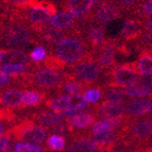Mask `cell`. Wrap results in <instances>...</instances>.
Returning a JSON list of instances; mask_svg holds the SVG:
<instances>
[{"mask_svg": "<svg viewBox=\"0 0 152 152\" xmlns=\"http://www.w3.org/2000/svg\"><path fill=\"white\" fill-rule=\"evenodd\" d=\"M36 33L25 21L11 14L0 17V45L7 48L17 49L28 45H38Z\"/></svg>", "mask_w": 152, "mask_h": 152, "instance_id": "6da1fadb", "label": "cell"}, {"mask_svg": "<svg viewBox=\"0 0 152 152\" xmlns=\"http://www.w3.org/2000/svg\"><path fill=\"white\" fill-rule=\"evenodd\" d=\"M91 53V50L84 41L79 28L75 31H69L68 35L63 38L56 46L52 54L56 56L66 66L74 65L86 58Z\"/></svg>", "mask_w": 152, "mask_h": 152, "instance_id": "7a4b0ae2", "label": "cell"}, {"mask_svg": "<svg viewBox=\"0 0 152 152\" xmlns=\"http://www.w3.org/2000/svg\"><path fill=\"white\" fill-rule=\"evenodd\" d=\"M64 72L68 79H76L89 87L93 85H100L105 70L91 53V56L81 62L67 66Z\"/></svg>", "mask_w": 152, "mask_h": 152, "instance_id": "3957f363", "label": "cell"}, {"mask_svg": "<svg viewBox=\"0 0 152 152\" xmlns=\"http://www.w3.org/2000/svg\"><path fill=\"white\" fill-rule=\"evenodd\" d=\"M138 71L135 66V62L124 63L116 65L112 69L105 70L104 77L98 87L103 88L107 86L128 87L135 85L138 81Z\"/></svg>", "mask_w": 152, "mask_h": 152, "instance_id": "277c9868", "label": "cell"}, {"mask_svg": "<svg viewBox=\"0 0 152 152\" xmlns=\"http://www.w3.org/2000/svg\"><path fill=\"white\" fill-rule=\"evenodd\" d=\"M16 142H26L32 144H43L46 140L48 131L45 127L36 124L30 118H21L9 131Z\"/></svg>", "mask_w": 152, "mask_h": 152, "instance_id": "5b68a950", "label": "cell"}, {"mask_svg": "<svg viewBox=\"0 0 152 152\" xmlns=\"http://www.w3.org/2000/svg\"><path fill=\"white\" fill-rule=\"evenodd\" d=\"M122 15L124 12L118 7V4L115 2H107L96 7V10L91 11L84 20L91 21L105 27L107 23L116 20L118 18H121Z\"/></svg>", "mask_w": 152, "mask_h": 152, "instance_id": "8992f818", "label": "cell"}, {"mask_svg": "<svg viewBox=\"0 0 152 152\" xmlns=\"http://www.w3.org/2000/svg\"><path fill=\"white\" fill-rule=\"evenodd\" d=\"M120 38H107L100 47L96 50L91 51V56L98 62L104 68V70H109L116 66V54L117 45Z\"/></svg>", "mask_w": 152, "mask_h": 152, "instance_id": "52a82bcc", "label": "cell"}, {"mask_svg": "<svg viewBox=\"0 0 152 152\" xmlns=\"http://www.w3.org/2000/svg\"><path fill=\"white\" fill-rule=\"evenodd\" d=\"M79 23H80V31L82 36L91 51L96 50L107 41L104 26L87 20L79 21Z\"/></svg>", "mask_w": 152, "mask_h": 152, "instance_id": "ba28073f", "label": "cell"}, {"mask_svg": "<svg viewBox=\"0 0 152 152\" xmlns=\"http://www.w3.org/2000/svg\"><path fill=\"white\" fill-rule=\"evenodd\" d=\"M23 118L27 117L30 118L33 121H35L36 124H41L43 127L51 128L56 126V124H61V122L65 121V118L62 116L58 112H56L53 110L47 109V110H39L37 109L36 111L33 110H29L27 107V112H23Z\"/></svg>", "mask_w": 152, "mask_h": 152, "instance_id": "9c48e42d", "label": "cell"}, {"mask_svg": "<svg viewBox=\"0 0 152 152\" xmlns=\"http://www.w3.org/2000/svg\"><path fill=\"white\" fill-rule=\"evenodd\" d=\"M87 134H89V131L77 132L70 134V142L65 152H100L98 146L95 144L94 140L87 137Z\"/></svg>", "mask_w": 152, "mask_h": 152, "instance_id": "30bf717a", "label": "cell"}, {"mask_svg": "<svg viewBox=\"0 0 152 152\" xmlns=\"http://www.w3.org/2000/svg\"><path fill=\"white\" fill-rule=\"evenodd\" d=\"M68 33L69 31L61 30V29L54 28V27H51V26L47 25L36 35L38 36L39 43L43 44L45 46V48L48 49L50 51V53H52L54 48H56V46L63 38H65L66 36L68 35Z\"/></svg>", "mask_w": 152, "mask_h": 152, "instance_id": "8fae6325", "label": "cell"}, {"mask_svg": "<svg viewBox=\"0 0 152 152\" xmlns=\"http://www.w3.org/2000/svg\"><path fill=\"white\" fill-rule=\"evenodd\" d=\"M63 10L70 13L78 21H83L95 8V0H63Z\"/></svg>", "mask_w": 152, "mask_h": 152, "instance_id": "7c38bea8", "label": "cell"}, {"mask_svg": "<svg viewBox=\"0 0 152 152\" xmlns=\"http://www.w3.org/2000/svg\"><path fill=\"white\" fill-rule=\"evenodd\" d=\"M91 113H94L96 117L107 118V117H121L126 115L124 103H114V102L102 101L101 103L93 104L89 107Z\"/></svg>", "mask_w": 152, "mask_h": 152, "instance_id": "4fadbf2b", "label": "cell"}, {"mask_svg": "<svg viewBox=\"0 0 152 152\" xmlns=\"http://www.w3.org/2000/svg\"><path fill=\"white\" fill-rule=\"evenodd\" d=\"M126 114L130 117H137L152 113V97L151 98H138L129 100L124 103Z\"/></svg>", "mask_w": 152, "mask_h": 152, "instance_id": "5bb4252c", "label": "cell"}, {"mask_svg": "<svg viewBox=\"0 0 152 152\" xmlns=\"http://www.w3.org/2000/svg\"><path fill=\"white\" fill-rule=\"evenodd\" d=\"M96 115L94 113H80L75 116L70 117L67 120H65L69 129V135L72 133H77V132H83L94 124L96 120Z\"/></svg>", "mask_w": 152, "mask_h": 152, "instance_id": "9a60e30c", "label": "cell"}, {"mask_svg": "<svg viewBox=\"0 0 152 152\" xmlns=\"http://www.w3.org/2000/svg\"><path fill=\"white\" fill-rule=\"evenodd\" d=\"M140 23L135 18H128L121 26L119 31V38L126 43L136 42L144 32Z\"/></svg>", "mask_w": 152, "mask_h": 152, "instance_id": "2e32d148", "label": "cell"}, {"mask_svg": "<svg viewBox=\"0 0 152 152\" xmlns=\"http://www.w3.org/2000/svg\"><path fill=\"white\" fill-rule=\"evenodd\" d=\"M48 25L61 30L75 31L79 28L80 23L72 14L68 12H60L51 17Z\"/></svg>", "mask_w": 152, "mask_h": 152, "instance_id": "e0dca14e", "label": "cell"}, {"mask_svg": "<svg viewBox=\"0 0 152 152\" xmlns=\"http://www.w3.org/2000/svg\"><path fill=\"white\" fill-rule=\"evenodd\" d=\"M48 97L47 91L41 89H31L26 91L23 97V107H35L46 102Z\"/></svg>", "mask_w": 152, "mask_h": 152, "instance_id": "ac0fdd59", "label": "cell"}, {"mask_svg": "<svg viewBox=\"0 0 152 152\" xmlns=\"http://www.w3.org/2000/svg\"><path fill=\"white\" fill-rule=\"evenodd\" d=\"M33 62L31 61L27 65H14V64H1L0 65V72L4 74L11 78H16V77L27 75L31 71L33 67Z\"/></svg>", "mask_w": 152, "mask_h": 152, "instance_id": "d6986e66", "label": "cell"}, {"mask_svg": "<svg viewBox=\"0 0 152 152\" xmlns=\"http://www.w3.org/2000/svg\"><path fill=\"white\" fill-rule=\"evenodd\" d=\"M30 63L28 54L19 49H9L5 50L2 58V64H14V65H27Z\"/></svg>", "mask_w": 152, "mask_h": 152, "instance_id": "ffe728a7", "label": "cell"}, {"mask_svg": "<svg viewBox=\"0 0 152 152\" xmlns=\"http://www.w3.org/2000/svg\"><path fill=\"white\" fill-rule=\"evenodd\" d=\"M87 88L88 87L85 84L78 81L76 79H67L56 91H58V93H66V94L70 95H81L82 93L86 91Z\"/></svg>", "mask_w": 152, "mask_h": 152, "instance_id": "44dd1931", "label": "cell"}, {"mask_svg": "<svg viewBox=\"0 0 152 152\" xmlns=\"http://www.w3.org/2000/svg\"><path fill=\"white\" fill-rule=\"evenodd\" d=\"M102 89V101L114 102V103H124L126 101V94L124 89L116 86H107Z\"/></svg>", "mask_w": 152, "mask_h": 152, "instance_id": "7402d4cb", "label": "cell"}, {"mask_svg": "<svg viewBox=\"0 0 152 152\" xmlns=\"http://www.w3.org/2000/svg\"><path fill=\"white\" fill-rule=\"evenodd\" d=\"M135 66L138 74L149 75L152 74V52L151 51H142L138 60L135 62Z\"/></svg>", "mask_w": 152, "mask_h": 152, "instance_id": "603a6c76", "label": "cell"}, {"mask_svg": "<svg viewBox=\"0 0 152 152\" xmlns=\"http://www.w3.org/2000/svg\"><path fill=\"white\" fill-rule=\"evenodd\" d=\"M124 93L127 97H133V98H145V97L151 98L152 97V89L138 83L132 86L124 87Z\"/></svg>", "mask_w": 152, "mask_h": 152, "instance_id": "cb8c5ba5", "label": "cell"}, {"mask_svg": "<svg viewBox=\"0 0 152 152\" xmlns=\"http://www.w3.org/2000/svg\"><path fill=\"white\" fill-rule=\"evenodd\" d=\"M66 140L63 136L56 134H51L47 140V149L50 152H60L65 149Z\"/></svg>", "mask_w": 152, "mask_h": 152, "instance_id": "d4e9b609", "label": "cell"}, {"mask_svg": "<svg viewBox=\"0 0 152 152\" xmlns=\"http://www.w3.org/2000/svg\"><path fill=\"white\" fill-rule=\"evenodd\" d=\"M14 152H46L47 150L43 147L33 145L32 142H16L13 146Z\"/></svg>", "mask_w": 152, "mask_h": 152, "instance_id": "484cf974", "label": "cell"}, {"mask_svg": "<svg viewBox=\"0 0 152 152\" xmlns=\"http://www.w3.org/2000/svg\"><path fill=\"white\" fill-rule=\"evenodd\" d=\"M142 2L140 0H115V3L118 4L122 12H127L129 14L134 12Z\"/></svg>", "mask_w": 152, "mask_h": 152, "instance_id": "4316f807", "label": "cell"}, {"mask_svg": "<svg viewBox=\"0 0 152 152\" xmlns=\"http://www.w3.org/2000/svg\"><path fill=\"white\" fill-rule=\"evenodd\" d=\"M47 56H48V54H47V49H46L45 46H43V45L36 46L30 53L31 61L36 64H41L42 62L45 61Z\"/></svg>", "mask_w": 152, "mask_h": 152, "instance_id": "83f0119b", "label": "cell"}, {"mask_svg": "<svg viewBox=\"0 0 152 152\" xmlns=\"http://www.w3.org/2000/svg\"><path fill=\"white\" fill-rule=\"evenodd\" d=\"M84 98L87 103L96 104L100 100H102V89L100 87H95V88L87 89L84 93Z\"/></svg>", "mask_w": 152, "mask_h": 152, "instance_id": "f1b7e54d", "label": "cell"}, {"mask_svg": "<svg viewBox=\"0 0 152 152\" xmlns=\"http://www.w3.org/2000/svg\"><path fill=\"white\" fill-rule=\"evenodd\" d=\"M50 130L51 134H56V135H60V136H68L69 135V129H68V126L66 124V121H63L61 124H56L53 127L49 128Z\"/></svg>", "mask_w": 152, "mask_h": 152, "instance_id": "f546056e", "label": "cell"}, {"mask_svg": "<svg viewBox=\"0 0 152 152\" xmlns=\"http://www.w3.org/2000/svg\"><path fill=\"white\" fill-rule=\"evenodd\" d=\"M12 140H13L10 132L5 133L0 137V152H5L7 150L10 149L11 145H12Z\"/></svg>", "mask_w": 152, "mask_h": 152, "instance_id": "4dcf8cb0", "label": "cell"}, {"mask_svg": "<svg viewBox=\"0 0 152 152\" xmlns=\"http://www.w3.org/2000/svg\"><path fill=\"white\" fill-rule=\"evenodd\" d=\"M137 83L142 84V85H144V86L152 89V74L142 75V76L138 78V81H137Z\"/></svg>", "mask_w": 152, "mask_h": 152, "instance_id": "1f68e13d", "label": "cell"}, {"mask_svg": "<svg viewBox=\"0 0 152 152\" xmlns=\"http://www.w3.org/2000/svg\"><path fill=\"white\" fill-rule=\"evenodd\" d=\"M10 84L13 85V78H11V77L0 72V89L3 88V87H5V86H9Z\"/></svg>", "mask_w": 152, "mask_h": 152, "instance_id": "d6a6232c", "label": "cell"}, {"mask_svg": "<svg viewBox=\"0 0 152 152\" xmlns=\"http://www.w3.org/2000/svg\"><path fill=\"white\" fill-rule=\"evenodd\" d=\"M11 128H12V124H9L5 120L0 119V137L2 136L3 134H5V133H8Z\"/></svg>", "mask_w": 152, "mask_h": 152, "instance_id": "836d02e7", "label": "cell"}, {"mask_svg": "<svg viewBox=\"0 0 152 152\" xmlns=\"http://www.w3.org/2000/svg\"><path fill=\"white\" fill-rule=\"evenodd\" d=\"M107 2H110V0H95V7H98Z\"/></svg>", "mask_w": 152, "mask_h": 152, "instance_id": "e575fe53", "label": "cell"}, {"mask_svg": "<svg viewBox=\"0 0 152 152\" xmlns=\"http://www.w3.org/2000/svg\"><path fill=\"white\" fill-rule=\"evenodd\" d=\"M4 54H5L4 49H0V63L2 62V58H3V56H4Z\"/></svg>", "mask_w": 152, "mask_h": 152, "instance_id": "d590c367", "label": "cell"}, {"mask_svg": "<svg viewBox=\"0 0 152 152\" xmlns=\"http://www.w3.org/2000/svg\"><path fill=\"white\" fill-rule=\"evenodd\" d=\"M2 1H3V2L5 3V4H7V1H8V0H2Z\"/></svg>", "mask_w": 152, "mask_h": 152, "instance_id": "8d00e7d4", "label": "cell"}, {"mask_svg": "<svg viewBox=\"0 0 152 152\" xmlns=\"http://www.w3.org/2000/svg\"><path fill=\"white\" fill-rule=\"evenodd\" d=\"M110 152H113V151H110Z\"/></svg>", "mask_w": 152, "mask_h": 152, "instance_id": "74e56055", "label": "cell"}]
</instances>
